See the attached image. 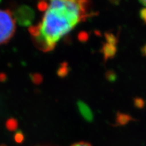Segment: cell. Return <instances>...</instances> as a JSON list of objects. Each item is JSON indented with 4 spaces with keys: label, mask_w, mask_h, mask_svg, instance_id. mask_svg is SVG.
<instances>
[{
    "label": "cell",
    "mask_w": 146,
    "mask_h": 146,
    "mask_svg": "<svg viewBox=\"0 0 146 146\" xmlns=\"http://www.w3.org/2000/svg\"><path fill=\"white\" fill-rule=\"evenodd\" d=\"M140 3H141L143 5H144V6H145L146 8V0H144V1H140Z\"/></svg>",
    "instance_id": "14"
},
{
    "label": "cell",
    "mask_w": 146,
    "mask_h": 146,
    "mask_svg": "<svg viewBox=\"0 0 146 146\" xmlns=\"http://www.w3.org/2000/svg\"><path fill=\"white\" fill-rule=\"evenodd\" d=\"M105 38L107 43L116 46L118 43V39L114 34L111 33H106L105 34Z\"/></svg>",
    "instance_id": "7"
},
{
    "label": "cell",
    "mask_w": 146,
    "mask_h": 146,
    "mask_svg": "<svg viewBox=\"0 0 146 146\" xmlns=\"http://www.w3.org/2000/svg\"><path fill=\"white\" fill-rule=\"evenodd\" d=\"M16 31V21L9 10L0 9V45L7 43Z\"/></svg>",
    "instance_id": "2"
},
{
    "label": "cell",
    "mask_w": 146,
    "mask_h": 146,
    "mask_svg": "<svg viewBox=\"0 0 146 146\" xmlns=\"http://www.w3.org/2000/svg\"><path fill=\"white\" fill-rule=\"evenodd\" d=\"M140 17L146 23V8L141 9L140 11Z\"/></svg>",
    "instance_id": "11"
},
{
    "label": "cell",
    "mask_w": 146,
    "mask_h": 146,
    "mask_svg": "<svg viewBox=\"0 0 146 146\" xmlns=\"http://www.w3.org/2000/svg\"><path fill=\"white\" fill-rule=\"evenodd\" d=\"M117 51V47L115 45H110L109 43H106L103 45L102 49V52L103 54L104 59L105 61L114 58Z\"/></svg>",
    "instance_id": "5"
},
{
    "label": "cell",
    "mask_w": 146,
    "mask_h": 146,
    "mask_svg": "<svg viewBox=\"0 0 146 146\" xmlns=\"http://www.w3.org/2000/svg\"><path fill=\"white\" fill-rule=\"evenodd\" d=\"M142 52H143V54L144 55L146 56V45L143 47V49H142Z\"/></svg>",
    "instance_id": "13"
},
{
    "label": "cell",
    "mask_w": 146,
    "mask_h": 146,
    "mask_svg": "<svg viewBox=\"0 0 146 146\" xmlns=\"http://www.w3.org/2000/svg\"><path fill=\"white\" fill-rule=\"evenodd\" d=\"M77 108L80 114L84 119L87 122H92V120H94V114L88 105L83 101H78Z\"/></svg>",
    "instance_id": "4"
},
{
    "label": "cell",
    "mask_w": 146,
    "mask_h": 146,
    "mask_svg": "<svg viewBox=\"0 0 146 146\" xmlns=\"http://www.w3.org/2000/svg\"><path fill=\"white\" fill-rule=\"evenodd\" d=\"M71 146H91V144H89V143H87V142L81 141V142H78V143L73 144V145H72Z\"/></svg>",
    "instance_id": "12"
},
{
    "label": "cell",
    "mask_w": 146,
    "mask_h": 146,
    "mask_svg": "<svg viewBox=\"0 0 146 146\" xmlns=\"http://www.w3.org/2000/svg\"><path fill=\"white\" fill-rule=\"evenodd\" d=\"M106 78L109 81H114L116 79V74H115L114 71L109 70L106 74Z\"/></svg>",
    "instance_id": "9"
},
{
    "label": "cell",
    "mask_w": 146,
    "mask_h": 146,
    "mask_svg": "<svg viewBox=\"0 0 146 146\" xmlns=\"http://www.w3.org/2000/svg\"><path fill=\"white\" fill-rule=\"evenodd\" d=\"M88 1H52L48 3L41 23L31 27L38 48L52 50L57 42L87 17Z\"/></svg>",
    "instance_id": "1"
},
{
    "label": "cell",
    "mask_w": 146,
    "mask_h": 146,
    "mask_svg": "<svg viewBox=\"0 0 146 146\" xmlns=\"http://www.w3.org/2000/svg\"><path fill=\"white\" fill-rule=\"evenodd\" d=\"M68 68L67 64L62 65V66L60 68V70L58 71V74L61 76H64L68 74Z\"/></svg>",
    "instance_id": "8"
},
{
    "label": "cell",
    "mask_w": 146,
    "mask_h": 146,
    "mask_svg": "<svg viewBox=\"0 0 146 146\" xmlns=\"http://www.w3.org/2000/svg\"><path fill=\"white\" fill-rule=\"evenodd\" d=\"M132 119L129 115L126 114H122V113H119L117 114L116 116V123L119 125H125L126 124L129 123L130 120Z\"/></svg>",
    "instance_id": "6"
},
{
    "label": "cell",
    "mask_w": 146,
    "mask_h": 146,
    "mask_svg": "<svg viewBox=\"0 0 146 146\" xmlns=\"http://www.w3.org/2000/svg\"><path fill=\"white\" fill-rule=\"evenodd\" d=\"M16 22L23 26L30 25L35 18L34 11L29 6H21L16 10V13L13 14Z\"/></svg>",
    "instance_id": "3"
},
{
    "label": "cell",
    "mask_w": 146,
    "mask_h": 146,
    "mask_svg": "<svg viewBox=\"0 0 146 146\" xmlns=\"http://www.w3.org/2000/svg\"><path fill=\"white\" fill-rule=\"evenodd\" d=\"M134 104L138 108H142L145 105V102L141 98H135L134 100Z\"/></svg>",
    "instance_id": "10"
}]
</instances>
